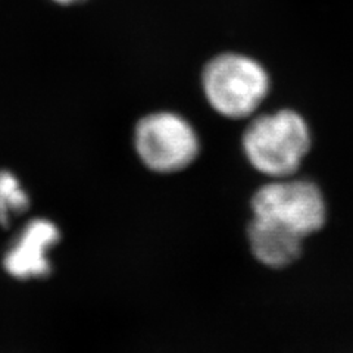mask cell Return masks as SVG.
Returning <instances> with one entry per match:
<instances>
[{
  "instance_id": "1",
  "label": "cell",
  "mask_w": 353,
  "mask_h": 353,
  "mask_svg": "<svg viewBox=\"0 0 353 353\" xmlns=\"http://www.w3.org/2000/svg\"><path fill=\"white\" fill-rule=\"evenodd\" d=\"M241 150L250 167L268 179L296 175L312 146L306 118L292 108L258 112L246 121Z\"/></svg>"
},
{
  "instance_id": "2",
  "label": "cell",
  "mask_w": 353,
  "mask_h": 353,
  "mask_svg": "<svg viewBox=\"0 0 353 353\" xmlns=\"http://www.w3.org/2000/svg\"><path fill=\"white\" fill-rule=\"evenodd\" d=\"M271 87L267 66L245 52L216 53L209 58L201 72L205 102L216 115L231 121L246 123L261 112Z\"/></svg>"
},
{
  "instance_id": "3",
  "label": "cell",
  "mask_w": 353,
  "mask_h": 353,
  "mask_svg": "<svg viewBox=\"0 0 353 353\" xmlns=\"http://www.w3.org/2000/svg\"><path fill=\"white\" fill-rule=\"evenodd\" d=\"M132 148L140 162L157 174H175L196 162L202 150L197 128L185 115L158 109L137 119Z\"/></svg>"
},
{
  "instance_id": "4",
  "label": "cell",
  "mask_w": 353,
  "mask_h": 353,
  "mask_svg": "<svg viewBox=\"0 0 353 353\" xmlns=\"http://www.w3.org/2000/svg\"><path fill=\"white\" fill-rule=\"evenodd\" d=\"M253 216L271 221L306 239L327 221V203L321 189L294 175L271 179L252 196Z\"/></svg>"
},
{
  "instance_id": "5",
  "label": "cell",
  "mask_w": 353,
  "mask_h": 353,
  "mask_svg": "<svg viewBox=\"0 0 353 353\" xmlns=\"http://www.w3.org/2000/svg\"><path fill=\"white\" fill-rule=\"evenodd\" d=\"M61 240V231L48 218H34L9 246L3 256L5 271L17 280L44 279L52 272L49 252Z\"/></svg>"
},
{
  "instance_id": "6",
  "label": "cell",
  "mask_w": 353,
  "mask_h": 353,
  "mask_svg": "<svg viewBox=\"0 0 353 353\" xmlns=\"http://www.w3.org/2000/svg\"><path fill=\"white\" fill-rule=\"evenodd\" d=\"M248 240L253 256L261 263L270 268H284L299 259L305 239L290 228L253 216Z\"/></svg>"
},
{
  "instance_id": "7",
  "label": "cell",
  "mask_w": 353,
  "mask_h": 353,
  "mask_svg": "<svg viewBox=\"0 0 353 353\" xmlns=\"http://www.w3.org/2000/svg\"><path fill=\"white\" fill-rule=\"evenodd\" d=\"M30 196L18 176L6 170L0 171V224L6 227L10 219L27 212Z\"/></svg>"
},
{
  "instance_id": "8",
  "label": "cell",
  "mask_w": 353,
  "mask_h": 353,
  "mask_svg": "<svg viewBox=\"0 0 353 353\" xmlns=\"http://www.w3.org/2000/svg\"><path fill=\"white\" fill-rule=\"evenodd\" d=\"M50 2L57 3L59 6H74V5H80L87 2V0H50Z\"/></svg>"
}]
</instances>
